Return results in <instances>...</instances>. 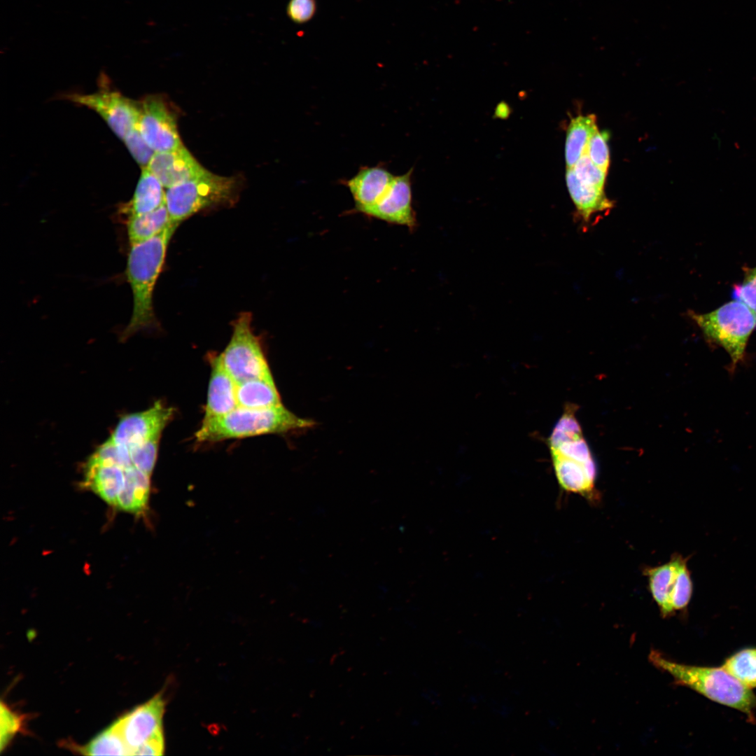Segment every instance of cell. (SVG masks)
I'll return each instance as SVG.
<instances>
[{"mask_svg": "<svg viewBox=\"0 0 756 756\" xmlns=\"http://www.w3.org/2000/svg\"><path fill=\"white\" fill-rule=\"evenodd\" d=\"M548 446L560 486L589 500L598 499L596 465L574 405H566L548 438Z\"/></svg>", "mask_w": 756, "mask_h": 756, "instance_id": "6da1fadb", "label": "cell"}, {"mask_svg": "<svg viewBox=\"0 0 756 756\" xmlns=\"http://www.w3.org/2000/svg\"><path fill=\"white\" fill-rule=\"evenodd\" d=\"M178 226L172 224L153 238L131 246L126 276L132 292L133 309L130 321L121 335L122 340L156 323L153 293L169 242Z\"/></svg>", "mask_w": 756, "mask_h": 756, "instance_id": "7a4b0ae2", "label": "cell"}, {"mask_svg": "<svg viewBox=\"0 0 756 756\" xmlns=\"http://www.w3.org/2000/svg\"><path fill=\"white\" fill-rule=\"evenodd\" d=\"M649 661L667 673L677 685L688 687L710 700L736 709L752 720L756 710V695L721 667L692 666L673 662L657 650H651Z\"/></svg>", "mask_w": 756, "mask_h": 756, "instance_id": "3957f363", "label": "cell"}, {"mask_svg": "<svg viewBox=\"0 0 756 756\" xmlns=\"http://www.w3.org/2000/svg\"><path fill=\"white\" fill-rule=\"evenodd\" d=\"M312 420L298 416L284 405L252 409L237 407L229 413L203 419L195 433L198 442L281 434L314 426Z\"/></svg>", "mask_w": 756, "mask_h": 756, "instance_id": "277c9868", "label": "cell"}, {"mask_svg": "<svg viewBox=\"0 0 756 756\" xmlns=\"http://www.w3.org/2000/svg\"><path fill=\"white\" fill-rule=\"evenodd\" d=\"M706 340L729 354L732 368L744 358L749 338L756 328V311L734 299L704 314L689 312Z\"/></svg>", "mask_w": 756, "mask_h": 756, "instance_id": "5b68a950", "label": "cell"}, {"mask_svg": "<svg viewBox=\"0 0 756 756\" xmlns=\"http://www.w3.org/2000/svg\"><path fill=\"white\" fill-rule=\"evenodd\" d=\"M237 180L213 174H203L167 188L165 204L172 221L180 223L197 212L234 202Z\"/></svg>", "mask_w": 756, "mask_h": 756, "instance_id": "8992f818", "label": "cell"}, {"mask_svg": "<svg viewBox=\"0 0 756 756\" xmlns=\"http://www.w3.org/2000/svg\"><path fill=\"white\" fill-rule=\"evenodd\" d=\"M251 314H239L233 324L231 339L223 353L222 363L236 383L255 378L272 377L258 338L251 329Z\"/></svg>", "mask_w": 756, "mask_h": 756, "instance_id": "52a82bcc", "label": "cell"}, {"mask_svg": "<svg viewBox=\"0 0 756 756\" xmlns=\"http://www.w3.org/2000/svg\"><path fill=\"white\" fill-rule=\"evenodd\" d=\"M650 594L661 616L668 617L686 608L693 585L687 561L679 554L659 566L645 570Z\"/></svg>", "mask_w": 756, "mask_h": 756, "instance_id": "ba28073f", "label": "cell"}, {"mask_svg": "<svg viewBox=\"0 0 756 756\" xmlns=\"http://www.w3.org/2000/svg\"><path fill=\"white\" fill-rule=\"evenodd\" d=\"M137 127L155 152L176 150L183 146L172 113L157 97H148L139 104Z\"/></svg>", "mask_w": 756, "mask_h": 756, "instance_id": "9c48e42d", "label": "cell"}, {"mask_svg": "<svg viewBox=\"0 0 756 756\" xmlns=\"http://www.w3.org/2000/svg\"><path fill=\"white\" fill-rule=\"evenodd\" d=\"M68 99L97 113L121 139L137 127L139 105L116 91L72 94Z\"/></svg>", "mask_w": 756, "mask_h": 756, "instance_id": "30bf717a", "label": "cell"}, {"mask_svg": "<svg viewBox=\"0 0 756 756\" xmlns=\"http://www.w3.org/2000/svg\"><path fill=\"white\" fill-rule=\"evenodd\" d=\"M173 416V408L156 402L145 411L124 416L108 438L115 444L127 448L160 438Z\"/></svg>", "mask_w": 756, "mask_h": 756, "instance_id": "8fae6325", "label": "cell"}, {"mask_svg": "<svg viewBox=\"0 0 756 756\" xmlns=\"http://www.w3.org/2000/svg\"><path fill=\"white\" fill-rule=\"evenodd\" d=\"M164 708L165 701L158 694L114 722L129 748L130 755L145 742L163 736Z\"/></svg>", "mask_w": 756, "mask_h": 756, "instance_id": "7c38bea8", "label": "cell"}, {"mask_svg": "<svg viewBox=\"0 0 756 756\" xmlns=\"http://www.w3.org/2000/svg\"><path fill=\"white\" fill-rule=\"evenodd\" d=\"M411 168L404 174L394 176L389 187L381 198L363 214L388 223L403 225L410 230L417 223L412 200Z\"/></svg>", "mask_w": 756, "mask_h": 756, "instance_id": "4fadbf2b", "label": "cell"}, {"mask_svg": "<svg viewBox=\"0 0 756 756\" xmlns=\"http://www.w3.org/2000/svg\"><path fill=\"white\" fill-rule=\"evenodd\" d=\"M146 168L167 188L195 178L207 171L183 146L171 151L155 152Z\"/></svg>", "mask_w": 756, "mask_h": 756, "instance_id": "5bb4252c", "label": "cell"}, {"mask_svg": "<svg viewBox=\"0 0 756 756\" xmlns=\"http://www.w3.org/2000/svg\"><path fill=\"white\" fill-rule=\"evenodd\" d=\"M395 175L384 166H364L348 180L343 181L351 192L356 211L363 214L374 205L389 187Z\"/></svg>", "mask_w": 756, "mask_h": 756, "instance_id": "9a60e30c", "label": "cell"}, {"mask_svg": "<svg viewBox=\"0 0 756 756\" xmlns=\"http://www.w3.org/2000/svg\"><path fill=\"white\" fill-rule=\"evenodd\" d=\"M211 376L203 419L225 415L238 407L237 383L224 367L220 355L210 358Z\"/></svg>", "mask_w": 756, "mask_h": 756, "instance_id": "2e32d148", "label": "cell"}, {"mask_svg": "<svg viewBox=\"0 0 756 756\" xmlns=\"http://www.w3.org/2000/svg\"><path fill=\"white\" fill-rule=\"evenodd\" d=\"M566 184L572 200L575 206V218L582 230H587L593 217L598 214L609 213L613 207L604 192L582 183L575 176L573 169H567Z\"/></svg>", "mask_w": 756, "mask_h": 756, "instance_id": "e0dca14e", "label": "cell"}, {"mask_svg": "<svg viewBox=\"0 0 756 756\" xmlns=\"http://www.w3.org/2000/svg\"><path fill=\"white\" fill-rule=\"evenodd\" d=\"M125 470L118 465L89 458L84 465L83 483L108 504L115 506L125 484Z\"/></svg>", "mask_w": 756, "mask_h": 756, "instance_id": "ac0fdd59", "label": "cell"}, {"mask_svg": "<svg viewBox=\"0 0 756 756\" xmlns=\"http://www.w3.org/2000/svg\"><path fill=\"white\" fill-rule=\"evenodd\" d=\"M163 187L160 181L144 167L133 197L119 207V214L127 220L157 209L165 204L166 192Z\"/></svg>", "mask_w": 756, "mask_h": 756, "instance_id": "d6986e66", "label": "cell"}, {"mask_svg": "<svg viewBox=\"0 0 756 756\" xmlns=\"http://www.w3.org/2000/svg\"><path fill=\"white\" fill-rule=\"evenodd\" d=\"M150 491V476L132 466L125 470V480L114 507L130 513L146 510Z\"/></svg>", "mask_w": 756, "mask_h": 756, "instance_id": "ffe728a7", "label": "cell"}, {"mask_svg": "<svg viewBox=\"0 0 756 756\" xmlns=\"http://www.w3.org/2000/svg\"><path fill=\"white\" fill-rule=\"evenodd\" d=\"M238 407L260 409L281 405L273 377L255 378L237 383Z\"/></svg>", "mask_w": 756, "mask_h": 756, "instance_id": "44dd1931", "label": "cell"}, {"mask_svg": "<svg viewBox=\"0 0 756 756\" xmlns=\"http://www.w3.org/2000/svg\"><path fill=\"white\" fill-rule=\"evenodd\" d=\"M126 220L131 246L146 241L172 224H176L171 220L166 204L153 211L130 217Z\"/></svg>", "mask_w": 756, "mask_h": 756, "instance_id": "7402d4cb", "label": "cell"}, {"mask_svg": "<svg viewBox=\"0 0 756 756\" xmlns=\"http://www.w3.org/2000/svg\"><path fill=\"white\" fill-rule=\"evenodd\" d=\"M598 130L594 115H578L570 120L566 132L565 157L567 169H572L585 153L592 134Z\"/></svg>", "mask_w": 756, "mask_h": 756, "instance_id": "603a6c76", "label": "cell"}, {"mask_svg": "<svg viewBox=\"0 0 756 756\" xmlns=\"http://www.w3.org/2000/svg\"><path fill=\"white\" fill-rule=\"evenodd\" d=\"M722 667L744 686L756 687V648L743 649L729 657Z\"/></svg>", "mask_w": 756, "mask_h": 756, "instance_id": "cb8c5ba5", "label": "cell"}, {"mask_svg": "<svg viewBox=\"0 0 756 756\" xmlns=\"http://www.w3.org/2000/svg\"><path fill=\"white\" fill-rule=\"evenodd\" d=\"M80 751L88 755H130L129 748L114 723Z\"/></svg>", "mask_w": 756, "mask_h": 756, "instance_id": "d4e9b609", "label": "cell"}, {"mask_svg": "<svg viewBox=\"0 0 756 756\" xmlns=\"http://www.w3.org/2000/svg\"><path fill=\"white\" fill-rule=\"evenodd\" d=\"M160 439H152L134 447L127 448L130 451L134 467L150 476L156 463Z\"/></svg>", "mask_w": 756, "mask_h": 756, "instance_id": "484cf974", "label": "cell"}, {"mask_svg": "<svg viewBox=\"0 0 756 756\" xmlns=\"http://www.w3.org/2000/svg\"><path fill=\"white\" fill-rule=\"evenodd\" d=\"M608 139V132L596 130L591 136L585 151L590 160L606 173L610 166Z\"/></svg>", "mask_w": 756, "mask_h": 756, "instance_id": "4316f807", "label": "cell"}, {"mask_svg": "<svg viewBox=\"0 0 756 756\" xmlns=\"http://www.w3.org/2000/svg\"><path fill=\"white\" fill-rule=\"evenodd\" d=\"M577 178L584 184L604 190L607 173L598 167L584 153L572 168Z\"/></svg>", "mask_w": 756, "mask_h": 756, "instance_id": "83f0119b", "label": "cell"}, {"mask_svg": "<svg viewBox=\"0 0 756 756\" xmlns=\"http://www.w3.org/2000/svg\"><path fill=\"white\" fill-rule=\"evenodd\" d=\"M123 141L135 160L142 168L146 167L155 152L146 142L138 127L129 132Z\"/></svg>", "mask_w": 756, "mask_h": 756, "instance_id": "f1b7e54d", "label": "cell"}, {"mask_svg": "<svg viewBox=\"0 0 756 756\" xmlns=\"http://www.w3.org/2000/svg\"><path fill=\"white\" fill-rule=\"evenodd\" d=\"M0 708V746L1 750H3L8 744L11 738L20 729L22 724V717L12 711L3 702H1Z\"/></svg>", "mask_w": 756, "mask_h": 756, "instance_id": "f546056e", "label": "cell"}, {"mask_svg": "<svg viewBox=\"0 0 756 756\" xmlns=\"http://www.w3.org/2000/svg\"><path fill=\"white\" fill-rule=\"evenodd\" d=\"M733 295L756 311V266L746 268L743 279L734 286Z\"/></svg>", "mask_w": 756, "mask_h": 756, "instance_id": "4dcf8cb0", "label": "cell"}, {"mask_svg": "<svg viewBox=\"0 0 756 756\" xmlns=\"http://www.w3.org/2000/svg\"><path fill=\"white\" fill-rule=\"evenodd\" d=\"M316 4L315 0H290L286 12L289 18L295 23L302 24L309 21L315 14Z\"/></svg>", "mask_w": 756, "mask_h": 756, "instance_id": "1f68e13d", "label": "cell"}, {"mask_svg": "<svg viewBox=\"0 0 756 756\" xmlns=\"http://www.w3.org/2000/svg\"><path fill=\"white\" fill-rule=\"evenodd\" d=\"M164 750V736H160L139 746L132 752V755H162Z\"/></svg>", "mask_w": 756, "mask_h": 756, "instance_id": "d6a6232c", "label": "cell"}]
</instances>
